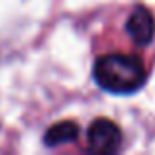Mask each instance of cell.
Returning a JSON list of instances; mask_svg holds the SVG:
<instances>
[{"label": "cell", "mask_w": 155, "mask_h": 155, "mask_svg": "<svg viewBox=\"0 0 155 155\" xmlns=\"http://www.w3.org/2000/svg\"><path fill=\"white\" fill-rule=\"evenodd\" d=\"M92 75L96 84L112 94H134L147 81V73L141 59L122 53L100 57L94 63Z\"/></svg>", "instance_id": "cell-1"}, {"label": "cell", "mask_w": 155, "mask_h": 155, "mask_svg": "<svg viewBox=\"0 0 155 155\" xmlns=\"http://www.w3.org/2000/svg\"><path fill=\"white\" fill-rule=\"evenodd\" d=\"M88 147L96 153H114L118 151L122 143V132L114 122L106 120V118H98L92 122L87 134Z\"/></svg>", "instance_id": "cell-2"}, {"label": "cell", "mask_w": 155, "mask_h": 155, "mask_svg": "<svg viewBox=\"0 0 155 155\" xmlns=\"http://www.w3.org/2000/svg\"><path fill=\"white\" fill-rule=\"evenodd\" d=\"M126 31L136 45H149L155 38V18L145 6H136L126 20Z\"/></svg>", "instance_id": "cell-3"}, {"label": "cell", "mask_w": 155, "mask_h": 155, "mask_svg": "<svg viewBox=\"0 0 155 155\" xmlns=\"http://www.w3.org/2000/svg\"><path fill=\"white\" fill-rule=\"evenodd\" d=\"M79 137V126L75 122H59V124H53L49 130L43 136V143L49 145V147H57L61 143H71Z\"/></svg>", "instance_id": "cell-4"}]
</instances>
